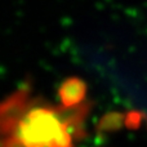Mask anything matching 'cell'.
<instances>
[{"label":"cell","mask_w":147,"mask_h":147,"mask_svg":"<svg viewBox=\"0 0 147 147\" xmlns=\"http://www.w3.org/2000/svg\"><path fill=\"white\" fill-rule=\"evenodd\" d=\"M86 112V103L53 106L20 90L0 103V147H72Z\"/></svg>","instance_id":"cell-1"},{"label":"cell","mask_w":147,"mask_h":147,"mask_svg":"<svg viewBox=\"0 0 147 147\" xmlns=\"http://www.w3.org/2000/svg\"><path fill=\"white\" fill-rule=\"evenodd\" d=\"M86 86L79 79H69L59 88V99L66 107H78L83 105Z\"/></svg>","instance_id":"cell-2"}]
</instances>
